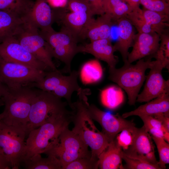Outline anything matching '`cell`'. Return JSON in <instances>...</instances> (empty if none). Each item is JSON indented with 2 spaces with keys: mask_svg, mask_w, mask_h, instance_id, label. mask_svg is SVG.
<instances>
[{
  "mask_svg": "<svg viewBox=\"0 0 169 169\" xmlns=\"http://www.w3.org/2000/svg\"><path fill=\"white\" fill-rule=\"evenodd\" d=\"M138 33L153 32L151 27L147 23L139 8L132 10L126 17Z\"/></svg>",
  "mask_w": 169,
  "mask_h": 169,
  "instance_id": "1f68e13d",
  "label": "cell"
},
{
  "mask_svg": "<svg viewBox=\"0 0 169 169\" xmlns=\"http://www.w3.org/2000/svg\"><path fill=\"white\" fill-rule=\"evenodd\" d=\"M82 83L88 84L99 82L103 76V70L97 59L89 60L84 64L79 73Z\"/></svg>",
  "mask_w": 169,
  "mask_h": 169,
  "instance_id": "484cf974",
  "label": "cell"
},
{
  "mask_svg": "<svg viewBox=\"0 0 169 169\" xmlns=\"http://www.w3.org/2000/svg\"><path fill=\"white\" fill-rule=\"evenodd\" d=\"M8 90V87L0 81V98L4 95Z\"/></svg>",
  "mask_w": 169,
  "mask_h": 169,
  "instance_id": "7bdbcfd3",
  "label": "cell"
},
{
  "mask_svg": "<svg viewBox=\"0 0 169 169\" xmlns=\"http://www.w3.org/2000/svg\"><path fill=\"white\" fill-rule=\"evenodd\" d=\"M104 9L105 13L109 15L114 22L126 17L132 11L131 8L122 0H106Z\"/></svg>",
  "mask_w": 169,
  "mask_h": 169,
  "instance_id": "f1b7e54d",
  "label": "cell"
},
{
  "mask_svg": "<svg viewBox=\"0 0 169 169\" xmlns=\"http://www.w3.org/2000/svg\"><path fill=\"white\" fill-rule=\"evenodd\" d=\"M39 31L51 49L53 57L63 62L65 65L63 71L70 73L72 61L78 53V38L63 27L59 32L53 28Z\"/></svg>",
  "mask_w": 169,
  "mask_h": 169,
  "instance_id": "8992f818",
  "label": "cell"
},
{
  "mask_svg": "<svg viewBox=\"0 0 169 169\" xmlns=\"http://www.w3.org/2000/svg\"><path fill=\"white\" fill-rule=\"evenodd\" d=\"M100 98L104 106L108 109L113 110L122 104L124 101V96L121 88L112 85L101 91Z\"/></svg>",
  "mask_w": 169,
  "mask_h": 169,
  "instance_id": "83f0119b",
  "label": "cell"
},
{
  "mask_svg": "<svg viewBox=\"0 0 169 169\" xmlns=\"http://www.w3.org/2000/svg\"><path fill=\"white\" fill-rule=\"evenodd\" d=\"M123 151L115 139L109 143L99 158V168L101 169H122Z\"/></svg>",
  "mask_w": 169,
  "mask_h": 169,
  "instance_id": "603a6c76",
  "label": "cell"
},
{
  "mask_svg": "<svg viewBox=\"0 0 169 169\" xmlns=\"http://www.w3.org/2000/svg\"><path fill=\"white\" fill-rule=\"evenodd\" d=\"M125 0L127 1L128 2V3H129V1H130V0Z\"/></svg>",
  "mask_w": 169,
  "mask_h": 169,
  "instance_id": "bcb514c9",
  "label": "cell"
},
{
  "mask_svg": "<svg viewBox=\"0 0 169 169\" xmlns=\"http://www.w3.org/2000/svg\"><path fill=\"white\" fill-rule=\"evenodd\" d=\"M114 22L110 16L105 13L97 18H90L82 28L79 36L87 38L90 42L110 38L111 28Z\"/></svg>",
  "mask_w": 169,
  "mask_h": 169,
  "instance_id": "2e32d148",
  "label": "cell"
},
{
  "mask_svg": "<svg viewBox=\"0 0 169 169\" xmlns=\"http://www.w3.org/2000/svg\"><path fill=\"white\" fill-rule=\"evenodd\" d=\"M26 20L39 30H47L52 28L54 21V12L47 0H36Z\"/></svg>",
  "mask_w": 169,
  "mask_h": 169,
  "instance_id": "ac0fdd59",
  "label": "cell"
},
{
  "mask_svg": "<svg viewBox=\"0 0 169 169\" xmlns=\"http://www.w3.org/2000/svg\"><path fill=\"white\" fill-rule=\"evenodd\" d=\"M101 0L102 2H103V6H104V3H105V1L106 0Z\"/></svg>",
  "mask_w": 169,
  "mask_h": 169,
  "instance_id": "f6af8a7d",
  "label": "cell"
},
{
  "mask_svg": "<svg viewBox=\"0 0 169 169\" xmlns=\"http://www.w3.org/2000/svg\"><path fill=\"white\" fill-rule=\"evenodd\" d=\"M139 117L142 120L144 123L143 125L146 131L150 134L160 130H166L160 121L152 116L142 115Z\"/></svg>",
  "mask_w": 169,
  "mask_h": 169,
  "instance_id": "74e56055",
  "label": "cell"
},
{
  "mask_svg": "<svg viewBox=\"0 0 169 169\" xmlns=\"http://www.w3.org/2000/svg\"><path fill=\"white\" fill-rule=\"evenodd\" d=\"M46 72L7 61L0 57V81L9 89L39 82Z\"/></svg>",
  "mask_w": 169,
  "mask_h": 169,
  "instance_id": "9c48e42d",
  "label": "cell"
},
{
  "mask_svg": "<svg viewBox=\"0 0 169 169\" xmlns=\"http://www.w3.org/2000/svg\"><path fill=\"white\" fill-rule=\"evenodd\" d=\"M26 22L25 18L14 13L0 10V43L14 37Z\"/></svg>",
  "mask_w": 169,
  "mask_h": 169,
  "instance_id": "44dd1931",
  "label": "cell"
},
{
  "mask_svg": "<svg viewBox=\"0 0 169 169\" xmlns=\"http://www.w3.org/2000/svg\"><path fill=\"white\" fill-rule=\"evenodd\" d=\"M116 22L118 36L113 46L115 51L119 52L121 54L124 62L127 60L129 49L133 44L136 34L134 27L126 17L119 19Z\"/></svg>",
  "mask_w": 169,
  "mask_h": 169,
  "instance_id": "d6986e66",
  "label": "cell"
},
{
  "mask_svg": "<svg viewBox=\"0 0 169 169\" xmlns=\"http://www.w3.org/2000/svg\"><path fill=\"white\" fill-rule=\"evenodd\" d=\"M54 21L59 19L64 27L78 38L79 33L88 20L93 16L85 12H71L57 13L54 12Z\"/></svg>",
  "mask_w": 169,
  "mask_h": 169,
  "instance_id": "7402d4cb",
  "label": "cell"
},
{
  "mask_svg": "<svg viewBox=\"0 0 169 169\" xmlns=\"http://www.w3.org/2000/svg\"><path fill=\"white\" fill-rule=\"evenodd\" d=\"M0 57L6 61L36 69L45 71L52 70L28 51L14 37L8 38L0 43Z\"/></svg>",
  "mask_w": 169,
  "mask_h": 169,
  "instance_id": "8fae6325",
  "label": "cell"
},
{
  "mask_svg": "<svg viewBox=\"0 0 169 169\" xmlns=\"http://www.w3.org/2000/svg\"><path fill=\"white\" fill-rule=\"evenodd\" d=\"M136 128L135 126L124 129L116 136L115 139L123 151L127 150L132 145Z\"/></svg>",
  "mask_w": 169,
  "mask_h": 169,
  "instance_id": "d590c367",
  "label": "cell"
},
{
  "mask_svg": "<svg viewBox=\"0 0 169 169\" xmlns=\"http://www.w3.org/2000/svg\"><path fill=\"white\" fill-rule=\"evenodd\" d=\"M98 161L91 157L81 158L67 164L62 169H97L99 168Z\"/></svg>",
  "mask_w": 169,
  "mask_h": 169,
  "instance_id": "e575fe53",
  "label": "cell"
},
{
  "mask_svg": "<svg viewBox=\"0 0 169 169\" xmlns=\"http://www.w3.org/2000/svg\"><path fill=\"white\" fill-rule=\"evenodd\" d=\"M151 138L144 125L140 128L136 127L132 145L123 151L128 156L138 158L158 165Z\"/></svg>",
  "mask_w": 169,
  "mask_h": 169,
  "instance_id": "5bb4252c",
  "label": "cell"
},
{
  "mask_svg": "<svg viewBox=\"0 0 169 169\" xmlns=\"http://www.w3.org/2000/svg\"><path fill=\"white\" fill-rule=\"evenodd\" d=\"M67 102L51 92L38 89L33 100L26 126L27 135L32 130L42 124L53 114L66 109Z\"/></svg>",
  "mask_w": 169,
  "mask_h": 169,
  "instance_id": "52a82bcc",
  "label": "cell"
},
{
  "mask_svg": "<svg viewBox=\"0 0 169 169\" xmlns=\"http://www.w3.org/2000/svg\"><path fill=\"white\" fill-rule=\"evenodd\" d=\"M3 104L2 103V102L0 100V106L1 105H3ZM0 121H1V118H0Z\"/></svg>",
  "mask_w": 169,
  "mask_h": 169,
  "instance_id": "ee69618b",
  "label": "cell"
},
{
  "mask_svg": "<svg viewBox=\"0 0 169 169\" xmlns=\"http://www.w3.org/2000/svg\"><path fill=\"white\" fill-rule=\"evenodd\" d=\"M122 159L126 163L123 166V169H160L157 165L151 164L138 158L128 156L123 151Z\"/></svg>",
  "mask_w": 169,
  "mask_h": 169,
  "instance_id": "836d02e7",
  "label": "cell"
},
{
  "mask_svg": "<svg viewBox=\"0 0 169 169\" xmlns=\"http://www.w3.org/2000/svg\"><path fill=\"white\" fill-rule=\"evenodd\" d=\"M160 41L158 49L152 57L160 62L163 68L169 69V33L167 31L160 35Z\"/></svg>",
  "mask_w": 169,
  "mask_h": 169,
  "instance_id": "4dcf8cb0",
  "label": "cell"
},
{
  "mask_svg": "<svg viewBox=\"0 0 169 169\" xmlns=\"http://www.w3.org/2000/svg\"><path fill=\"white\" fill-rule=\"evenodd\" d=\"M89 90L82 88L77 92L78 99L72 104V131L77 134L91 149V158L99 160L100 154L106 148L109 142L105 135L100 131L89 116L86 109L87 95Z\"/></svg>",
  "mask_w": 169,
  "mask_h": 169,
  "instance_id": "7a4b0ae2",
  "label": "cell"
},
{
  "mask_svg": "<svg viewBox=\"0 0 169 169\" xmlns=\"http://www.w3.org/2000/svg\"><path fill=\"white\" fill-rule=\"evenodd\" d=\"M167 0V1H168L169 0Z\"/></svg>",
  "mask_w": 169,
  "mask_h": 169,
  "instance_id": "7dc6e473",
  "label": "cell"
},
{
  "mask_svg": "<svg viewBox=\"0 0 169 169\" xmlns=\"http://www.w3.org/2000/svg\"><path fill=\"white\" fill-rule=\"evenodd\" d=\"M93 16L105 13L103 3L101 0H87Z\"/></svg>",
  "mask_w": 169,
  "mask_h": 169,
  "instance_id": "ab89813d",
  "label": "cell"
},
{
  "mask_svg": "<svg viewBox=\"0 0 169 169\" xmlns=\"http://www.w3.org/2000/svg\"><path fill=\"white\" fill-rule=\"evenodd\" d=\"M67 3L71 12H85L93 16L87 0H67Z\"/></svg>",
  "mask_w": 169,
  "mask_h": 169,
  "instance_id": "f35d334b",
  "label": "cell"
},
{
  "mask_svg": "<svg viewBox=\"0 0 169 169\" xmlns=\"http://www.w3.org/2000/svg\"><path fill=\"white\" fill-rule=\"evenodd\" d=\"M163 68L160 62L154 60L148 75L146 76L143 90L138 94L136 101L147 102L169 91V80H165L162 74Z\"/></svg>",
  "mask_w": 169,
  "mask_h": 169,
  "instance_id": "4fadbf2b",
  "label": "cell"
},
{
  "mask_svg": "<svg viewBox=\"0 0 169 169\" xmlns=\"http://www.w3.org/2000/svg\"><path fill=\"white\" fill-rule=\"evenodd\" d=\"M88 147L77 134L67 127L60 134L56 146L48 154L55 156L59 161L62 169L76 160L91 157V151Z\"/></svg>",
  "mask_w": 169,
  "mask_h": 169,
  "instance_id": "30bf717a",
  "label": "cell"
},
{
  "mask_svg": "<svg viewBox=\"0 0 169 169\" xmlns=\"http://www.w3.org/2000/svg\"><path fill=\"white\" fill-rule=\"evenodd\" d=\"M145 9L169 15V7L163 0H140Z\"/></svg>",
  "mask_w": 169,
  "mask_h": 169,
  "instance_id": "8d00e7d4",
  "label": "cell"
},
{
  "mask_svg": "<svg viewBox=\"0 0 169 169\" xmlns=\"http://www.w3.org/2000/svg\"><path fill=\"white\" fill-rule=\"evenodd\" d=\"M142 14L152 31L159 36L168 30L169 27V15L145 9L141 10Z\"/></svg>",
  "mask_w": 169,
  "mask_h": 169,
  "instance_id": "4316f807",
  "label": "cell"
},
{
  "mask_svg": "<svg viewBox=\"0 0 169 169\" xmlns=\"http://www.w3.org/2000/svg\"><path fill=\"white\" fill-rule=\"evenodd\" d=\"M87 113L92 120L101 125L102 132L109 142L114 140L116 136L124 129L135 126L133 122L127 120L118 114L113 115L103 111L95 105L86 102Z\"/></svg>",
  "mask_w": 169,
  "mask_h": 169,
  "instance_id": "7c38bea8",
  "label": "cell"
},
{
  "mask_svg": "<svg viewBox=\"0 0 169 169\" xmlns=\"http://www.w3.org/2000/svg\"><path fill=\"white\" fill-rule=\"evenodd\" d=\"M14 37L37 59L52 70H57L52 61V49L38 28L26 22Z\"/></svg>",
  "mask_w": 169,
  "mask_h": 169,
  "instance_id": "ba28073f",
  "label": "cell"
},
{
  "mask_svg": "<svg viewBox=\"0 0 169 169\" xmlns=\"http://www.w3.org/2000/svg\"><path fill=\"white\" fill-rule=\"evenodd\" d=\"M26 128L0 122V153L12 169H18L25 155Z\"/></svg>",
  "mask_w": 169,
  "mask_h": 169,
  "instance_id": "5b68a950",
  "label": "cell"
},
{
  "mask_svg": "<svg viewBox=\"0 0 169 169\" xmlns=\"http://www.w3.org/2000/svg\"><path fill=\"white\" fill-rule=\"evenodd\" d=\"M155 142L159 153V160L158 165L160 169H165L166 165L169 163V145L161 137L151 136Z\"/></svg>",
  "mask_w": 169,
  "mask_h": 169,
  "instance_id": "d6a6232c",
  "label": "cell"
},
{
  "mask_svg": "<svg viewBox=\"0 0 169 169\" xmlns=\"http://www.w3.org/2000/svg\"><path fill=\"white\" fill-rule=\"evenodd\" d=\"M72 111L66 109L54 113L41 125L31 131L26 141L23 161L35 154H48L52 151L57 146L61 132L72 122Z\"/></svg>",
  "mask_w": 169,
  "mask_h": 169,
  "instance_id": "6da1fadb",
  "label": "cell"
},
{
  "mask_svg": "<svg viewBox=\"0 0 169 169\" xmlns=\"http://www.w3.org/2000/svg\"><path fill=\"white\" fill-rule=\"evenodd\" d=\"M160 121L165 129L169 131V114L158 113L151 116Z\"/></svg>",
  "mask_w": 169,
  "mask_h": 169,
  "instance_id": "60d3db41",
  "label": "cell"
},
{
  "mask_svg": "<svg viewBox=\"0 0 169 169\" xmlns=\"http://www.w3.org/2000/svg\"><path fill=\"white\" fill-rule=\"evenodd\" d=\"M78 53H86L94 56L97 59L106 62L109 68H114L118 63L114 55L115 52L110 38L99 39L89 43L78 46Z\"/></svg>",
  "mask_w": 169,
  "mask_h": 169,
  "instance_id": "e0dca14e",
  "label": "cell"
},
{
  "mask_svg": "<svg viewBox=\"0 0 169 169\" xmlns=\"http://www.w3.org/2000/svg\"><path fill=\"white\" fill-rule=\"evenodd\" d=\"M11 167L5 158L0 153V169H9Z\"/></svg>",
  "mask_w": 169,
  "mask_h": 169,
  "instance_id": "b9f144b4",
  "label": "cell"
},
{
  "mask_svg": "<svg viewBox=\"0 0 169 169\" xmlns=\"http://www.w3.org/2000/svg\"><path fill=\"white\" fill-rule=\"evenodd\" d=\"M151 59V57L146 60L142 58L138 60L135 64L129 63L127 60L124 62L123 65L120 68H109V79L125 91L130 105L135 104L140 90L146 79V71L150 69L154 63V61Z\"/></svg>",
  "mask_w": 169,
  "mask_h": 169,
  "instance_id": "277c9868",
  "label": "cell"
},
{
  "mask_svg": "<svg viewBox=\"0 0 169 169\" xmlns=\"http://www.w3.org/2000/svg\"><path fill=\"white\" fill-rule=\"evenodd\" d=\"M47 155V157L43 158L40 154H35L24 160L22 164L26 169H62L59 161L55 156Z\"/></svg>",
  "mask_w": 169,
  "mask_h": 169,
  "instance_id": "d4e9b609",
  "label": "cell"
},
{
  "mask_svg": "<svg viewBox=\"0 0 169 169\" xmlns=\"http://www.w3.org/2000/svg\"><path fill=\"white\" fill-rule=\"evenodd\" d=\"M33 3L31 0H0V10L13 12L25 18Z\"/></svg>",
  "mask_w": 169,
  "mask_h": 169,
  "instance_id": "f546056e",
  "label": "cell"
},
{
  "mask_svg": "<svg viewBox=\"0 0 169 169\" xmlns=\"http://www.w3.org/2000/svg\"><path fill=\"white\" fill-rule=\"evenodd\" d=\"M158 113H169V91L164 92L133 110L123 113L122 116L125 118L133 115L151 116Z\"/></svg>",
  "mask_w": 169,
  "mask_h": 169,
  "instance_id": "ffe728a7",
  "label": "cell"
},
{
  "mask_svg": "<svg viewBox=\"0 0 169 169\" xmlns=\"http://www.w3.org/2000/svg\"><path fill=\"white\" fill-rule=\"evenodd\" d=\"M160 41L159 35L155 32L136 34L132 49L128 55V62L132 63L147 56L152 58L158 49Z\"/></svg>",
  "mask_w": 169,
  "mask_h": 169,
  "instance_id": "9a60e30c",
  "label": "cell"
},
{
  "mask_svg": "<svg viewBox=\"0 0 169 169\" xmlns=\"http://www.w3.org/2000/svg\"><path fill=\"white\" fill-rule=\"evenodd\" d=\"M38 89L27 86L9 89L1 97L5 105L0 114L1 121L11 125L26 128L31 105Z\"/></svg>",
  "mask_w": 169,
  "mask_h": 169,
  "instance_id": "3957f363",
  "label": "cell"
},
{
  "mask_svg": "<svg viewBox=\"0 0 169 169\" xmlns=\"http://www.w3.org/2000/svg\"><path fill=\"white\" fill-rule=\"evenodd\" d=\"M79 74V73L76 70L71 71L70 75L66 76L64 80L51 92L57 97L65 99L71 108L73 104L71 100L72 94L74 91L78 92L82 88L78 82Z\"/></svg>",
  "mask_w": 169,
  "mask_h": 169,
  "instance_id": "cb8c5ba5",
  "label": "cell"
}]
</instances>
